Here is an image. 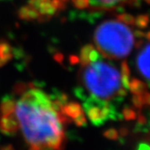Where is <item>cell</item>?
<instances>
[{
  "mask_svg": "<svg viewBox=\"0 0 150 150\" xmlns=\"http://www.w3.org/2000/svg\"><path fill=\"white\" fill-rule=\"evenodd\" d=\"M66 99L31 83L18 84L15 96L5 98L0 105V130L18 134L26 150H64L66 126L74 123L64 110Z\"/></svg>",
  "mask_w": 150,
  "mask_h": 150,
  "instance_id": "obj_1",
  "label": "cell"
},
{
  "mask_svg": "<svg viewBox=\"0 0 150 150\" xmlns=\"http://www.w3.org/2000/svg\"><path fill=\"white\" fill-rule=\"evenodd\" d=\"M79 79L83 88L77 90V95L83 105L97 104L118 111L116 104L122 102L128 93L122 85L118 69L101 59L81 65Z\"/></svg>",
  "mask_w": 150,
  "mask_h": 150,
  "instance_id": "obj_2",
  "label": "cell"
},
{
  "mask_svg": "<svg viewBox=\"0 0 150 150\" xmlns=\"http://www.w3.org/2000/svg\"><path fill=\"white\" fill-rule=\"evenodd\" d=\"M93 39L99 52L109 59L127 57L134 45L131 29L118 20H106L97 27Z\"/></svg>",
  "mask_w": 150,
  "mask_h": 150,
  "instance_id": "obj_3",
  "label": "cell"
},
{
  "mask_svg": "<svg viewBox=\"0 0 150 150\" xmlns=\"http://www.w3.org/2000/svg\"><path fill=\"white\" fill-rule=\"evenodd\" d=\"M141 0H89V6L98 10H107L124 4L139 6Z\"/></svg>",
  "mask_w": 150,
  "mask_h": 150,
  "instance_id": "obj_4",
  "label": "cell"
},
{
  "mask_svg": "<svg viewBox=\"0 0 150 150\" xmlns=\"http://www.w3.org/2000/svg\"><path fill=\"white\" fill-rule=\"evenodd\" d=\"M137 67L141 75L150 83V43L139 52L137 57Z\"/></svg>",
  "mask_w": 150,
  "mask_h": 150,
  "instance_id": "obj_5",
  "label": "cell"
},
{
  "mask_svg": "<svg viewBox=\"0 0 150 150\" xmlns=\"http://www.w3.org/2000/svg\"><path fill=\"white\" fill-rule=\"evenodd\" d=\"M99 59H101L99 51L91 44H88L84 47H83L81 49L79 60L80 62L81 65H85L91 62L97 61Z\"/></svg>",
  "mask_w": 150,
  "mask_h": 150,
  "instance_id": "obj_6",
  "label": "cell"
},
{
  "mask_svg": "<svg viewBox=\"0 0 150 150\" xmlns=\"http://www.w3.org/2000/svg\"><path fill=\"white\" fill-rule=\"evenodd\" d=\"M129 90L132 94H143L147 91V85L139 79H130Z\"/></svg>",
  "mask_w": 150,
  "mask_h": 150,
  "instance_id": "obj_7",
  "label": "cell"
},
{
  "mask_svg": "<svg viewBox=\"0 0 150 150\" xmlns=\"http://www.w3.org/2000/svg\"><path fill=\"white\" fill-rule=\"evenodd\" d=\"M130 69L126 61L121 64V83L122 85L129 90V83H130Z\"/></svg>",
  "mask_w": 150,
  "mask_h": 150,
  "instance_id": "obj_8",
  "label": "cell"
},
{
  "mask_svg": "<svg viewBox=\"0 0 150 150\" xmlns=\"http://www.w3.org/2000/svg\"><path fill=\"white\" fill-rule=\"evenodd\" d=\"M10 56V46L8 43L0 42V64H3L9 60Z\"/></svg>",
  "mask_w": 150,
  "mask_h": 150,
  "instance_id": "obj_9",
  "label": "cell"
},
{
  "mask_svg": "<svg viewBox=\"0 0 150 150\" xmlns=\"http://www.w3.org/2000/svg\"><path fill=\"white\" fill-rule=\"evenodd\" d=\"M150 22V17L149 14H140L135 18L134 24L140 29H144L149 25Z\"/></svg>",
  "mask_w": 150,
  "mask_h": 150,
  "instance_id": "obj_10",
  "label": "cell"
},
{
  "mask_svg": "<svg viewBox=\"0 0 150 150\" xmlns=\"http://www.w3.org/2000/svg\"><path fill=\"white\" fill-rule=\"evenodd\" d=\"M117 19L119 22L128 25H134L135 22L134 17L129 13H120L117 16Z\"/></svg>",
  "mask_w": 150,
  "mask_h": 150,
  "instance_id": "obj_11",
  "label": "cell"
},
{
  "mask_svg": "<svg viewBox=\"0 0 150 150\" xmlns=\"http://www.w3.org/2000/svg\"><path fill=\"white\" fill-rule=\"evenodd\" d=\"M141 127H144L146 126V130H149L150 133V113L149 115V118H146L144 116V122L142 123V125H140Z\"/></svg>",
  "mask_w": 150,
  "mask_h": 150,
  "instance_id": "obj_12",
  "label": "cell"
},
{
  "mask_svg": "<svg viewBox=\"0 0 150 150\" xmlns=\"http://www.w3.org/2000/svg\"><path fill=\"white\" fill-rule=\"evenodd\" d=\"M134 34L137 36L138 38H142V37H144L145 33L144 32H142L141 30H137L136 32L134 33Z\"/></svg>",
  "mask_w": 150,
  "mask_h": 150,
  "instance_id": "obj_13",
  "label": "cell"
},
{
  "mask_svg": "<svg viewBox=\"0 0 150 150\" xmlns=\"http://www.w3.org/2000/svg\"><path fill=\"white\" fill-rule=\"evenodd\" d=\"M144 37L148 39V40H150V31H149V32H147L146 33H145Z\"/></svg>",
  "mask_w": 150,
  "mask_h": 150,
  "instance_id": "obj_14",
  "label": "cell"
},
{
  "mask_svg": "<svg viewBox=\"0 0 150 150\" xmlns=\"http://www.w3.org/2000/svg\"><path fill=\"white\" fill-rule=\"evenodd\" d=\"M145 3H147L148 4H150V0H144Z\"/></svg>",
  "mask_w": 150,
  "mask_h": 150,
  "instance_id": "obj_15",
  "label": "cell"
}]
</instances>
